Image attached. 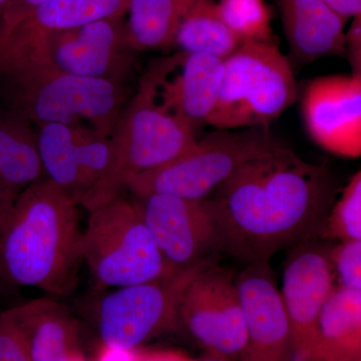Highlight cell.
Segmentation results:
<instances>
[{
	"instance_id": "obj_22",
	"label": "cell",
	"mask_w": 361,
	"mask_h": 361,
	"mask_svg": "<svg viewBox=\"0 0 361 361\" xmlns=\"http://www.w3.org/2000/svg\"><path fill=\"white\" fill-rule=\"evenodd\" d=\"M25 118L14 115L0 121V192L18 196L44 178L37 137Z\"/></svg>"
},
{
	"instance_id": "obj_30",
	"label": "cell",
	"mask_w": 361,
	"mask_h": 361,
	"mask_svg": "<svg viewBox=\"0 0 361 361\" xmlns=\"http://www.w3.org/2000/svg\"><path fill=\"white\" fill-rule=\"evenodd\" d=\"M329 8L344 20L361 14V0H323Z\"/></svg>"
},
{
	"instance_id": "obj_7",
	"label": "cell",
	"mask_w": 361,
	"mask_h": 361,
	"mask_svg": "<svg viewBox=\"0 0 361 361\" xmlns=\"http://www.w3.org/2000/svg\"><path fill=\"white\" fill-rule=\"evenodd\" d=\"M279 146L269 127L215 129L179 158L133 178L127 190L137 198L167 194L202 200L244 164Z\"/></svg>"
},
{
	"instance_id": "obj_14",
	"label": "cell",
	"mask_w": 361,
	"mask_h": 361,
	"mask_svg": "<svg viewBox=\"0 0 361 361\" xmlns=\"http://www.w3.org/2000/svg\"><path fill=\"white\" fill-rule=\"evenodd\" d=\"M304 125L315 144L334 155H361V75L313 78L301 97Z\"/></svg>"
},
{
	"instance_id": "obj_8",
	"label": "cell",
	"mask_w": 361,
	"mask_h": 361,
	"mask_svg": "<svg viewBox=\"0 0 361 361\" xmlns=\"http://www.w3.org/2000/svg\"><path fill=\"white\" fill-rule=\"evenodd\" d=\"M212 262V258L205 259L167 276L118 287L104 295L96 313L102 344L135 350L155 337L180 329L183 293L192 279Z\"/></svg>"
},
{
	"instance_id": "obj_34",
	"label": "cell",
	"mask_w": 361,
	"mask_h": 361,
	"mask_svg": "<svg viewBox=\"0 0 361 361\" xmlns=\"http://www.w3.org/2000/svg\"><path fill=\"white\" fill-rule=\"evenodd\" d=\"M73 361H87V360H85V356L82 355V353L80 351V353H77V355L73 357Z\"/></svg>"
},
{
	"instance_id": "obj_16",
	"label": "cell",
	"mask_w": 361,
	"mask_h": 361,
	"mask_svg": "<svg viewBox=\"0 0 361 361\" xmlns=\"http://www.w3.org/2000/svg\"><path fill=\"white\" fill-rule=\"evenodd\" d=\"M247 344L241 361H294L290 327L270 262L252 263L236 275Z\"/></svg>"
},
{
	"instance_id": "obj_3",
	"label": "cell",
	"mask_w": 361,
	"mask_h": 361,
	"mask_svg": "<svg viewBox=\"0 0 361 361\" xmlns=\"http://www.w3.org/2000/svg\"><path fill=\"white\" fill-rule=\"evenodd\" d=\"M161 59L152 63L109 137L110 160L92 210L127 190L133 178L179 158L197 142L193 130L159 99ZM90 210V211H92Z\"/></svg>"
},
{
	"instance_id": "obj_31",
	"label": "cell",
	"mask_w": 361,
	"mask_h": 361,
	"mask_svg": "<svg viewBox=\"0 0 361 361\" xmlns=\"http://www.w3.org/2000/svg\"><path fill=\"white\" fill-rule=\"evenodd\" d=\"M135 350L113 348V346L104 345L97 353L96 361H134Z\"/></svg>"
},
{
	"instance_id": "obj_6",
	"label": "cell",
	"mask_w": 361,
	"mask_h": 361,
	"mask_svg": "<svg viewBox=\"0 0 361 361\" xmlns=\"http://www.w3.org/2000/svg\"><path fill=\"white\" fill-rule=\"evenodd\" d=\"M80 250L82 262L104 287L144 283L176 272L161 256L137 201L123 194L90 211Z\"/></svg>"
},
{
	"instance_id": "obj_26",
	"label": "cell",
	"mask_w": 361,
	"mask_h": 361,
	"mask_svg": "<svg viewBox=\"0 0 361 361\" xmlns=\"http://www.w3.org/2000/svg\"><path fill=\"white\" fill-rule=\"evenodd\" d=\"M329 255L339 284L361 289V240L341 242L329 249Z\"/></svg>"
},
{
	"instance_id": "obj_23",
	"label": "cell",
	"mask_w": 361,
	"mask_h": 361,
	"mask_svg": "<svg viewBox=\"0 0 361 361\" xmlns=\"http://www.w3.org/2000/svg\"><path fill=\"white\" fill-rule=\"evenodd\" d=\"M174 44L185 54L226 59L242 42L221 20L215 0H199L180 21Z\"/></svg>"
},
{
	"instance_id": "obj_17",
	"label": "cell",
	"mask_w": 361,
	"mask_h": 361,
	"mask_svg": "<svg viewBox=\"0 0 361 361\" xmlns=\"http://www.w3.org/2000/svg\"><path fill=\"white\" fill-rule=\"evenodd\" d=\"M177 56L161 59L159 99L196 135L197 130L208 125L219 99L224 59L180 51L173 68Z\"/></svg>"
},
{
	"instance_id": "obj_4",
	"label": "cell",
	"mask_w": 361,
	"mask_h": 361,
	"mask_svg": "<svg viewBox=\"0 0 361 361\" xmlns=\"http://www.w3.org/2000/svg\"><path fill=\"white\" fill-rule=\"evenodd\" d=\"M298 97L293 68L277 42H244L224 59L219 99L208 125L219 130L269 127Z\"/></svg>"
},
{
	"instance_id": "obj_19",
	"label": "cell",
	"mask_w": 361,
	"mask_h": 361,
	"mask_svg": "<svg viewBox=\"0 0 361 361\" xmlns=\"http://www.w3.org/2000/svg\"><path fill=\"white\" fill-rule=\"evenodd\" d=\"M291 65H310L327 56H345L348 21L323 0H276Z\"/></svg>"
},
{
	"instance_id": "obj_10",
	"label": "cell",
	"mask_w": 361,
	"mask_h": 361,
	"mask_svg": "<svg viewBox=\"0 0 361 361\" xmlns=\"http://www.w3.org/2000/svg\"><path fill=\"white\" fill-rule=\"evenodd\" d=\"M130 0H47L13 25L0 27V82L45 68L59 33L106 20L125 18Z\"/></svg>"
},
{
	"instance_id": "obj_9",
	"label": "cell",
	"mask_w": 361,
	"mask_h": 361,
	"mask_svg": "<svg viewBox=\"0 0 361 361\" xmlns=\"http://www.w3.org/2000/svg\"><path fill=\"white\" fill-rule=\"evenodd\" d=\"M236 275L213 261L188 284L179 305L180 329L210 357L224 361H241L247 344Z\"/></svg>"
},
{
	"instance_id": "obj_20",
	"label": "cell",
	"mask_w": 361,
	"mask_h": 361,
	"mask_svg": "<svg viewBox=\"0 0 361 361\" xmlns=\"http://www.w3.org/2000/svg\"><path fill=\"white\" fill-rule=\"evenodd\" d=\"M308 361H361V289L334 286L318 318Z\"/></svg>"
},
{
	"instance_id": "obj_1",
	"label": "cell",
	"mask_w": 361,
	"mask_h": 361,
	"mask_svg": "<svg viewBox=\"0 0 361 361\" xmlns=\"http://www.w3.org/2000/svg\"><path fill=\"white\" fill-rule=\"evenodd\" d=\"M336 194L329 168L279 146L244 164L205 202L222 252L248 265L320 240Z\"/></svg>"
},
{
	"instance_id": "obj_21",
	"label": "cell",
	"mask_w": 361,
	"mask_h": 361,
	"mask_svg": "<svg viewBox=\"0 0 361 361\" xmlns=\"http://www.w3.org/2000/svg\"><path fill=\"white\" fill-rule=\"evenodd\" d=\"M199 0H130L126 40L133 51L166 49L174 44L180 21Z\"/></svg>"
},
{
	"instance_id": "obj_25",
	"label": "cell",
	"mask_w": 361,
	"mask_h": 361,
	"mask_svg": "<svg viewBox=\"0 0 361 361\" xmlns=\"http://www.w3.org/2000/svg\"><path fill=\"white\" fill-rule=\"evenodd\" d=\"M320 240H361V172H356L330 209Z\"/></svg>"
},
{
	"instance_id": "obj_33",
	"label": "cell",
	"mask_w": 361,
	"mask_h": 361,
	"mask_svg": "<svg viewBox=\"0 0 361 361\" xmlns=\"http://www.w3.org/2000/svg\"><path fill=\"white\" fill-rule=\"evenodd\" d=\"M183 361H224V360H218V358H213V357H209V358H207V360H192V358H189V357H187V356H185V358H184V360H183Z\"/></svg>"
},
{
	"instance_id": "obj_18",
	"label": "cell",
	"mask_w": 361,
	"mask_h": 361,
	"mask_svg": "<svg viewBox=\"0 0 361 361\" xmlns=\"http://www.w3.org/2000/svg\"><path fill=\"white\" fill-rule=\"evenodd\" d=\"M30 361H73L80 353L70 311L54 299H35L1 310Z\"/></svg>"
},
{
	"instance_id": "obj_27",
	"label": "cell",
	"mask_w": 361,
	"mask_h": 361,
	"mask_svg": "<svg viewBox=\"0 0 361 361\" xmlns=\"http://www.w3.org/2000/svg\"><path fill=\"white\" fill-rule=\"evenodd\" d=\"M16 197L18 196L0 192V307H2V305H4L11 299L14 289H16L9 282L8 278L6 276L4 260H2L4 234H6L7 222H8Z\"/></svg>"
},
{
	"instance_id": "obj_2",
	"label": "cell",
	"mask_w": 361,
	"mask_h": 361,
	"mask_svg": "<svg viewBox=\"0 0 361 361\" xmlns=\"http://www.w3.org/2000/svg\"><path fill=\"white\" fill-rule=\"evenodd\" d=\"M78 207L45 177L18 195L2 246L13 286L35 287L54 296L73 292L82 264Z\"/></svg>"
},
{
	"instance_id": "obj_13",
	"label": "cell",
	"mask_w": 361,
	"mask_h": 361,
	"mask_svg": "<svg viewBox=\"0 0 361 361\" xmlns=\"http://www.w3.org/2000/svg\"><path fill=\"white\" fill-rule=\"evenodd\" d=\"M336 273L329 248L317 240L290 249L280 291L290 327L294 361H308L318 318L334 286Z\"/></svg>"
},
{
	"instance_id": "obj_28",
	"label": "cell",
	"mask_w": 361,
	"mask_h": 361,
	"mask_svg": "<svg viewBox=\"0 0 361 361\" xmlns=\"http://www.w3.org/2000/svg\"><path fill=\"white\" fill-rule=\"evenodd\" d=\"M0 361H30L20 337L0 311Z\"/></svg>"
},
{
	"instance_id": "obj_29",
	"label": "cell",
	"mask_w": 361,
	"mask_h": 361,
	"mask_svg": "<svg viewBox=\"0 0 361 361\" xmlns=\"http://www.w3.org/2000/svg\"><path fill=\"white\" fill-rule=\"evenodd\" d=\"M345 58L351 68V75H361V14L353 18L345 32Z\"/></svg>"
},
{
	"instance_id": "obj_12",
	"label": "cell",
	"mask_w": 361,
	"mask_h": 361,
	"mask_svg": "<svg viewBox=\"0 0 361 361\" xmlns=\"http://www.w3.org/2000/svg\"><path fill=\"white\" fill-rule=\"evenodd\" d=\"M137 199L142 219L171 269H185L222 252L219 233L205 199L167 194Z\"/></svg>"
},
{
	"instance_id": "obj_24",
	"label": "cell",
	"mask_w": 361,
	"mask_h": 361,
	"mask_svg": "<svg viewBox=\"0 0 361 361\" xmlns=\"http://www.w3.org/2000/svg\"><path fill=\"white\" fill-rule=\"evenodd\" d=\"M216 6L221 20L242 42H276L264 0H218Z\"/></svg>"
},
{
	"instance_id": "obj_35",
	"label": "cell",
	"mask_w": 361,
	"mask_h": 361,
	"mask_svg": "<svg viewBox=\"0 0 361 361\" xmlns=\"http://www.w3.org/2000/svg\"><path fill=\"white\" fill-rule=\"evenodd\" d=\"M7 0H0V13H1L2 9L6 6Z\"/></svg>"
},
{
	"instance_id": "obj_15",
	"label": "cell",
	"mask_w": 361,
	"mask_h": 361,
	"mask_svg": "<svg viewBox=\"0 0 361 361\" xmlns=\"http://www.w3.org/2000/svg\"><path fill=\"white\" fill-rule=\"evenodd\" d=\"M135 54L126 40L125 18H106L56 35L45 68L125 85Z\"/></svg>"
},
{
	"instance_id": "obj_11",
	"label": "cell",
	"mask_w": 361,
	"mask_h": 361,
	"mask_svg": "<svg viewBox=\"0 0 361 361\" xmlns=\"http://www.w3.org/2000/svg\"><path fill=\"white\" fill-rule=\"evenodd\" d=\"M37 149L45 178L78 206L92 210L110 160L109 137L80 126H39Z\"/></svg>"
},
{
	"instance_id": "obj_32",
	"label": "cell",
	"mask_w": 361,
	"mask_h": 361,
	"mask_svg": "<svg viewBox=\"0 0 361 361\" xmlns=\"http://www.w3.org/2000/svg\"><path fill=\"white\" fill-rule=\"evenodd\" d=\"M185 355L175 351H139L137 349L134 361H183Z\"/></svg>"
},
{
	"instance_id": "obj_5",
	"label": "cell",
	"mask_w": 361,
	"mask_h": 361,
	"mask_svg": "<svg viewBox=\"0 0 361 361\" xmlns=\"http://www.w3.org/2000/svg\"><path fill=\"white\" fill-rule=\"evenodd\" d=\"M14 114L39 123L80 126L110 137L127 104L125 85L42 68L0 82Z\"/></svg>"
}]
</instances>
